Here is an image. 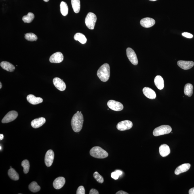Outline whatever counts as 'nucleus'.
<instances>
[{
	"instance_id": "37998d69",
	"label": "nucleus",
	"mask_w": 194,
	"mask_h": 194,
	"mask_svg": "<svg viewBox=\"0 0 194 194\" xmlns=\"http://www.w3.org/2000/svg\"><path fill=\"white\" fill-rule=\"evenodd\" d=\"M1 147V149H1H1H2V147L1 146V147Z\"/></svg>"
},
{
	"instance_id": "58836bf2",
	"label": "nucleus",
	"mask_w": 194,
	"mask_h": 194,
	"mask_svg": "<svg viewBox=\"0 0 194 194\" xmlns=\"http://www.w3.org/2000/svg\"><path fill=\"white\" fill-rule=\"evenodd\" d=\"M4 138V136L3 134H0V140H3Z\"/></svg>"
},
{
	"instance_id": "c03bdc74",
	"label": "nucleus",
	"mask_w": 194,
	"mask_h": 194,
	"mask_svg": "<svg viewBox=\"0 0 194 194\" xmlns=\"http://www.w3.org/2000/svg\"><path fill=\"white\" fill-rule=\"evenodd\" d=\"M10 168H12V166H10Z\"/></svg>"
},
{
	"instance_id": "a878e982",
	"label": "nucleus",
	"mask_w": 194,
	"mask_h": 194,
	"mask_svg": "<svg viewBox=\"0 0 194 194\" xmlns=\"http://www.w3.org/2000/svg\"><path fill=\"white\" fill-rule=\"evenodd\" d=\"M71 4L74 11L75 13H79L80 10V0H71Z\"/></svg>"
},
{
	"instance_id": "b1692460",
	"label": "nucleus",
	"mask_w": 194,
	"mask_h": 194,
	"mask_svg": "<svg viewBox=\"0 0 194 194\" xmlns=\"http://www.w3.org/2000/svg\"><path fill=\"white\" fill-rule=\"evenodd\" d=\"M74 38L75 41H79L82 44H85L87 42V39L85 36L81 33H76L74 37Z\"/></svg>"
},
{
	"instance_id": "4be33fe9",
	"label": "nucleus",
	"mask_w": 194,
	"mask_h": 194,
	"mask_svg": "<svg viewBox=\"0 0 194 194\" xmlns=\"http://www.w3.org/2000/svg\"><path fill=\"white\" fill-rule=\"evenodd\" d=\"M1 66L5 70L10 72H13L15 69L13 65L9 62L3 61L1 63Z\"/></svg>"
},
{
	"instance_id": "f3484780",
	"label": "nucleus",
	"mask_w": 194,
	"mask_h": 194,
	"mask_svg": "<svg viewBox=\"0 0 194 194\" xmlns=\"http://www.w3.org/2000/svg\"><path fill=\"white\" fill-rule=\"evenodd\" d=\"M191 167L190 164L186 163L182 164L178 166L175 170V174L177 175H180L182 173L186 172Z\"/></svg>"
},
{
	"instance_id": "5701e85b",
	"label": "nucleus",
	"mask_w": 194,
	"mask_h": 194,
	"mask_svg": "<svg viewBox=\"0 0 194 194\" xmlns=\"http://www.w3.org/2000/svg\"><path fill=\"white\" fill-rule=\"evenodd\" d=\"M193 87L192 84L188 83L185 85L184 87V93L185 95L191 97L193 94Z\"/></svg>"
},
{
	"instance_id": "cd10ccee",
	"label": "nucleus",
	"mask_w": 194,
	"mask_h": 194,
	"mask_svg": "<svg viewBox=\"0 0 194 194\" xmlns=\"http://www.w3.org/2000/svg\"><path fill=\"white\" fill-rule=\"evenodd\" d=\"M29 190L34 193L39 192L41 189V187L35 182H31L29 185Z\"/></svg>"
},
{
	"instance_id": "9b49d317",
	"label": "nucleus",
	"mask_w": 194,
	"mask_h": 194,
	"mask_svg": "<svg viewBox=\"0 0 194 194\" xmlns=\"http://www.w3.org/2000/svg\"><path fill=\"white\" fill-rule=\"evenodd\" d=\"M53 83L54 85L57 89L60 91H64L66 88V85L63 80H61L58 77L54 78L53 80Z\"/></svg>"
},
{
	"instance_id": "2eb2a0df",
	"label": "nucleus",
	"mask_w": 194,
	"mask_h": 194,
	"mask_svg": "<svg viewBox=\"0 0 194 194\" xmlns=\"http://www.w3.org/2000/svg\"><path fill=\"white\" fill-rule=\"evenodd\" d=\"M66 183V180L63 177H59L55 180L53 183V186L56 189H60L62 188Z\"/></svg>"
},
{
	"instance_id": "39448f33",
	"label": "nucleus",
	"mask_w": 194,
	"mask_h": 194,
	"mask_svg": "<svg viewBox=\"0 0 194 194\" xmlns=\"http://www.w3.org/2000/svg\"><path fill=\"white\" fill-rule=\"evenodd\" d=\"M97 17L96 15L92 12L88 13L85 20L86 26L88 29H94Z\"/></svg>"
},
{
	"instance_id": "f03ea898",
	"label": "nucleus",
	"mask_w": 194,
	"mask_h": 194,
	"mask_svg": "<svg viewBox=\"0 0 194 194\" xmlns=\"http://www.w3.org/2000/svg\"><path fill=\"white\" fill-rule=\"evenodd\" d=\"M97 76L103 82L108 81L110 77V67L109 64L105 63L99 69L97 73Z\"/></svg>"
},
{
	"instance_id": "f257e3e1",
	"label": "nucleus",
	"mask_w": 194,
	"mask_h": 194,
	"mask_svg": "<svg viewBox=\"0 0 194 194\" xmlns=\"http://www.w3.org/2000/svg\"><path fill=\"white\" fill-rule=\"evenodd\" d=\"M84 119L81 111H77L73 115L72 119L71 124L74 131L79 132L81 131L83 126Z\"/></svg>"
},
{
	"instance_id": "79ce46f5",
	"label": "nucleus",
	"mask_w": 194,
	"mask_h": 194,
	"mask_svg": "<svg viewBox=\"0 0 194 194\" xmlns=\"http://www.w3.org/2000/svg\"><path fill=\"white\" fill-rule=\"evenodd\" d=\"M43 1H45V2H48L49 1V0H43Z\"/></svg>"
},
{
	"instance_id": "7c9ffc66",
	"label": "nucleus",
	"mask_w": 194,
	"mask_h": 194,
	"mask_svg": "<svg viewBox=\"0 0 194 194\" xmlns=\"http://www.w3.org/2000/svg\"><path fill=\"white\" fill-rule=\"evenodd\" d=\"M21 166L24 168V172L25 174H27L29 172L30 165L29 162L27 160H23L21 163Z\"/></svg>"
},
{
	"instance_id": "e433bc0d",
	"label": "nucleus",
	"mask_w": 194,
	"mask_h": 194,
	"mask_svg": "<svg viewBox=\"0 0 194 194\" xmlns=\"http://www.w3.org/2000/svg\"><path fill=\"white\" fill-rule=\"evenodd\" d=\"M116 194H128V193L127 192H124L123 191H120L118 192H117Z\"/></svg>"
},
{
	"instance_id": "7ed1b4c3",
	"label": "nucleus",
	"mask_w": 194,
	"mask_h": 194,
	"mask_svg": "<svg viewBox=\"0 0 194 194\" xmlns=\"http://www.w3.org/2000/svg\"><path fill=\"white\" fill-rule=\"evenodd\" d=\"M90 155L98 159H104L108 156V153L104 149L99 146H95L91 149Z\"/></svg>"
},
{
	"instance_id": "aec40b11",
	"label": "nucleus",
	"mask_w": 194,
	"mask_h": 194,
	"mask_svg": "<svg viewBox=\"0 0 194 194\" xmlns=\"http://www.w3.org/2000/svg\"><path fill=\"white\" fill-rule=\"evenodd\" d=\"M170 153L169 147L166 144L162 145L159 147V153L162 157H165Z\"/></svg>"
},
{
	"instance_id": "20e7f679",
	"label": "nucleus",
	"mask_w": 194,
	"mask_h": 194,
	"mask_svg": "<svg viewBox=\"0 0 194 194\" xmlns=\"http://www.w3.org/2000/svg\"><path fill=\"white\" fill-rule=\"evenodd\" d=\"M172 130V128L170 126L163 125L155 128L153 130V134L155 136L163 135L170 133Z\"/></svg>"
},
{
	"instance_id": "2f4dec72",
	"label": "nucleus",
	"mask_w": 194,
	"mask_h": 194,
	"mask_svg": "<svg viewBox=\"0 0 194 194\" xmlns=\"http://www.w3.org/2000/svg\"><path fill=\"white\" fill-rule=\"evenodd\" d=\"M94 178L95 179L97 182L99 183H103L104 182V178L103 177L99 174L98 172H95L93 174Z\"/></svg>"
},
{
	"instance_id": "0eeeda50",
	"label": "nucleus",
	"mask_w": 194,
	"mask_h": 194,
	"mask_svg": "<svg viewBox=\"0 0 194 194\" xmlns=\"http://www.w3.org/2000/svg\"><path fill=\"white\" fill-rule=\"evenodd\" d=\"M110 109L115 111H121L123 109V106L121 103L114 100H110L107 103Z\"/></svg>"
},
{
	"instance_id": "ea45409f",
	"label": "nucleus",
	"mask_w": 194,
	"mask_h": 194,
	"mask_svg": "<svg viewBox=\"0 0 194 194\" xmlns=\"http://www.w3.org/2000/svg\"><path fill=\"white\" fill-rule=\"evenodd\" d=\"M2 87V83L1 82V83H0V89H1Z\"/></svg>"
},
{
	"instance_id": "6e6552de",
	"label": "nucleus",
	"mask_w": 194,
	"mask_h": 194,
	"mask_svg": "<svg viewBox=\"0 0 194 194\" xmlns=\"http://www.w3.org/2000/svg\"><path fill=\"white\" fill-rule=\"evenodd\" d=\"M132 126L133 123L131 121H128V120H125L118 123L117 125V128L120 131H124V130H130L132 128Z\"/></svg>"
},
{
	"instance_id": "473e14b6",
	"label": "nucleus",
	"mask_w": 194,
	"mask_h": 194,
	"mask_svg": "<svg viewBox=\"0 0 194 194\" xmlns=\"http://www.w3.org/2000/svg\"><path fill=\"white\" fill-rule=\"evenodd\" d=\"M123 173L121 171L119 170H116L115 172L111 173V178L115 180H117L118 179L119 176H121Z\"/></svg>"
},
{
	"instance_id": "f704fd0d",
	"label": "nucleus",
	"mask_w": 194,
	"mask_h": 194,
	"mask_svg": "<svg viewBox=\"0 0 194 194\" xmlns=\"http://www.w3.org/2000/svg\"><path fill=\"white\" fill-rule=\"evenodd\" d=\"M182 35L183 36L189 39H191L193 37L192 35L188 33H182Z\"/></svg>"
},
{
	"instance_id": "4c0bfd02",
	"label": "nucleus",
	"mask_w": 194,
	"mask_h": 194,
	"mask_svg": "<svg viewBox=\"0 0 194 194\" xmlns=\"http://www.w3.org/2000/svg\"><path fill=\"white\" fill-rule=\"evenodd\" d=\"M189 194H194V188L189 189Z\"/></svg>"
},
{
	"instance_id": "6ab92c4d",
	"label": "nucleus",
	"mask_w": 194,
	"mask_h": 194,
	"mask_svg": "<svg viewBox=\"0 0 194 194\" xmlns=\"http://www.w3.org/2000/svg\"><path fill=\"white\" fill-rule=\"evenodd\" d=\"M27 99L29 103L33 105L39 104L43 102V99L41 98L35 97L32 94L29 95L27 96Z\"/></svg>"
},
{
	"instance_id": "f8f14e48",
	"label": "nucleus",
	"mask_w": 194,
	"mask_h": 194,
	"mask_svg": "<svg viewBox=\"0 0 194 194\" xmlns=\"http://www.w3.org/2000/svg\"><path fill=\"white\" fill-rule=\"evenodd\" d=\"M179 67L184 70L190 69L194 66V62L193 61L179 60L177 62Z\"/></svg>"
},
{
	"instance_id": "c85d7f7f",
	"label": "nucleus",
	"mask_w": 194,
	"mask_h": 194,
	"mask_svg": "<svg viewBox=\"0 0 194 194\" xmlns=\"http://www.w3.org/2000/svg\"><path fill=\"white\" fill-rule=\"evenodd\" d=\"M35 17L34 14L32 13L29 12L26 16H24L22 18V20L25 23H31Z\"/></svg>"
},
{
	"instance_id": "bb28decb",
	"label": "nucleus",
	"mask_w": 194,
	"mask_h": 194,
	"mask_svg": "<svg viewBox=\"0 0 194 194\" xmlns=\"http://www.w3.org/2000/svg\"><path fill=\"white\" fill-rule=\"evenodd\" d=\"M60 11L63 16H66L68 14V8L67 3L62 1L60 4Z\"/></svg>"
},
{
	"instance_id": "412c9836",
	"label": "nucleus",
	"mask_w": 194,
	"mask_h": 194,
	"mask_svg": "<svg viewBox=\"0 0 194 194\" xmlns=\"http://www.w3.org/2000/svg\"><path fill=\"white\" fill-rule=\"evenodd\" d=\"M155 85L159 90H161L164 87V79L160 76H157L154 79Z\"/></svg>"
},
{
	"instance_id": "4468645a",
	"label": "nucleus",
	"mask_w": 194,
	"mask_h": 194,
	"mask_svg": "<svg viewBox=\"0 0 194 194\" xmlns=\"http://www.w3.org/2000/svg\"><path fill=\"white\" fill-rule=\"evenodd\" d=\"M140 24L145 28L152 27L155 24V21L153 18L146 17L142 19L140 21Z\"/></svg>"
},
{
	"instance_id": "9d476101",
	"label": "nucleus",
	"mask_w": 194,
	"mask_h": 194,
	"mask_svg": "<svg viewBox=\"0 0 194 194\" xmlns=\"http://www.w3.org/2000/svg\"><path fill=\"white\" fill-rule=\"evenodd\" d=\"M54 153L53 151L49 149L46 153L45 157V163L47 167H50L53 163Z\"/></svg>"
},
{
	"instance_id": "ddd939ff",
	"label": "nucleus",
	"mask_w": 194,
	"mask_h": 194,
	"mask_svg": "<svg viewBox=\"0 0 194 194\" xmlns=\"http://www.w3.org/2000/svg\"><path fill=\"white\" fill-rule=\"evenodd\" d=\"M64 59L63 54L60 52H56L50 56L49 61L52 63H60Z\"/></svg>"
},
{
	"instance_id": "dca6fc26",
	"label": "nucleus",
	"mask_w": 194,
	"mask_h": 194,
	"mask_svg": "<svg viewBox=\"0 0 194 194\" xmlns=\"http://www.w3.org/2000/svg\"><path fill=\"white\" fill-rule=\"evenodd\" d=\"M143 92L145 95L150 99H154L156 98V94L154 91L151 88L145 87L143 88Z\"/></svg>"
},
{
	"instance_id": "c756f323",
	"label": "nucleus",
	"mask_w": 194,
	"mask_h": 194,
	"mask_svg": "<svg viewBox=\"0 0 194 194\" xmlns=\"http://www.w3.org/2000/svg\"><path fill=\"white\" fill-rule=\"evenodd\" d=\"M25 38L27 41H37V36L32 33H27L25 35Z\"/></svg>"
},
{
	"instance_id": "c9c22d12",
	"label": "nucleus",
	"mask_w": 194,
	"mask_h": 194,
	"mask_svg": "<svg viewBox=\"0 0 194 194\" xmlns=\"http://www.w3.org/2000/svg\"><path fill=\"white\" fill-rule=\"evenodd\" d=\"M99 192L97 190L95 189H92L90 190V194H99Z\"/></svg>"
},
{
	"instance_id": "393cba45",
	"label": "nucleus",
	"mask_w": 194,
	"mask_h": 194,
	"mask_svg": "<svg viewBox=\"0 0 194 194\" xmlns=\"http://www.w3.org/2000/svg\"><path fill=\"white\" fill-rule=\"evenodd\" d=\"M8 175L10 178L14 180H18L19 179L18 174L13 168H10L8 170Z\"/></svg>"
},
{
	"instance_id": "a211bd4d",
	"label": "nucleus",
	"mask_w": 194,
	"mask_h": 194,
	"mask_svg": "<svg viewBox=\"0 0 194 194\" xmlns=\"http://www.w3.org/2000/svg\"><path fill=\"white\" fill-rule=\"evenodd\" d=\"M45 122L46 119L45 118L41 117L33 120L31 122V125L33 128H37L41 127L45 124Z\"/></svg>"
},
{
	"instance_id": "72a5a7b5",
	"label": "nucleus",
	"mask_w": 194,
	"mask_h": 194,
	"mask_svg": "<svg viewBox=\"0 0 194 194\" xmlns=\"http://www.w3.org/2000/svg\"><path fill=\"white\" fill-rule=\"evenodd\" d=\"M77 194H85V190L83 186H80L78 188L77 192Z\"/></svg>"
},
{
	"instance_id": "a19ab883",
	"label": "nucleus",
	"mask_w": 194,
	"mask_h": 194,
	"mask_svg": "<svg viewBox=\"0 0 194 194\" xmlns=\"http://www.w3.org/2000/svg\"><path fill=\"white\" fill-rule=\"evenodd\" d=\"M149 1H157V0H149Z\"/></svg>"
},
{
	"instance_id": "1a4fd4ad",
	"label": "nucleus",
	"mask_w": 194,
	"mask_h": 194,
	"mask_svg": "<svg viewBox=\"0 0 194 194\" xmlns=\"http://www.w3.org/2000/svg\"><path fill=\"white\" fill-rule=\"evenodd\" d=\"M18 115V114L17 112L15 111H9L2 120V123H8L14 121L17 117Z\"/></svg>"
},
{
	"instance_id": "423d86ee",
	"label": "nucleus",
	"mask_w": 194,
	"mask_h": 194,
	"mask_svg": "<svg viewBox=\"0 0 194 194\" xmlns=\"http://www.w3.org/2000/svg\"><path fill=\"white\" fill-rule=\"evenodd\" d=\"M127 57L133 64L137 65L138 64V60L135 52L132 48H128L126 50Z\"/></svg>"
}]
</instances>
